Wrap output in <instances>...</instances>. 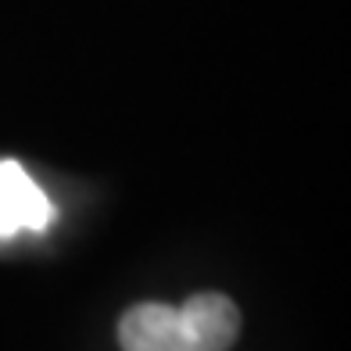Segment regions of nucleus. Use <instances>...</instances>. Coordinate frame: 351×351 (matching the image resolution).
Instances as JSON below:
<instances>
[{
	"label": "nucleus",
	"mask_w": 351,
	"mask_h": 351,
	"mask_svg": "<svg viewBox=\"0 0 351 351\" xmlns=\"http://www.w3.org/2000/svg\"><path fill=\"white\" fill-rule=\"evenodd\" d=\"M119 344L122 351H201L183 326L180 308L162 301H143L125 312L119 319Z\"/></svg>",
	"instance_id": "1"
},
{
	"label": "nucleus",
	"mask_w": 351,
	"mask_h": 351,
	"mask_svg": "<svg viewBox=\"0 0 351 351\" xmlns=\"http://www.w3.org/2000/svg\"><path fill=\"white\" fill-rule=\"evenodd\" d=\"M54 222V204L40 190V183L19 162H0V237H14L22 230H47Z\"/></svg>",
	"instance_id": "2"
},
{
	"label": "nucleus",
	"mask_w": 351,
	"mask_h": 351,
	"mask_svg": "<svg viewBox=\"0 0 351 351\" xmlns=\"http://www.w3.org/2000/svg\"><path fill=\"white\" fill-rule=\"evenodd\" d=\"M180 319L201 351H230L241 333V308L226 294H194L180 305Z\"/></svg>",
	"instance_id": "3"
}]
</instances>
